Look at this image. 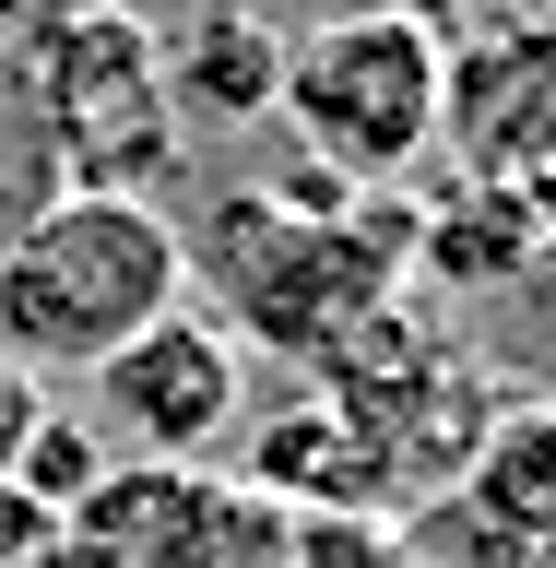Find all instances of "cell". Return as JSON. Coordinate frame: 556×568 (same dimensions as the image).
<instances>
[{"instance_id": "cell-1", "label": "cell", "mask_w": 556, "mask_h": 568, "mask_svg": "<svg viewBox=\"0 0 556 568\" xmlns=\"http://www.w3.org/2000/svg\"><path fill=\"white\" fill-rule=\"evenodd\" d=\"M190 273H213L225 332L309 367L332 332L415 296V190H344L320 166L273 178V190H225L190 225Z\"/></svg>"}, {"instance_id": "cell-2", "label": "cell", "mask_w": 556, "mask_h": 568, "mask_svg": "<svg viewBox=\"0 0 556 568\" xmlns=\"http://www.w3.org/2000/svg\"><path fill=\"white\" fill-rule=\"evenodd\" d=\"M190 308V225L166 202L60 190L24 237L0 248V355L12 367H107V355Z\"/></svg>"}, {"instance_id": "cell-3", "label": "cell", "mask_w": 556, "mask_h": 568, "mask_svg": "<svg viewBox=\"0 0 556 568\" xmlns=\"http://www.w3.org/2000/svg\"><path fill=\"white\" fill-rule=\"evenodd\" d=\"M438 71L451 36L426 0H380V12H332V24L284 36V131L296 166L344 178V190H403L438 154Z\"/></svg>"}, {"instance_id": "cell-4", "label": "cell", "mask_w": 556, "mask_h": 568, "mask_svg": "<svg viewBox=\"0 0 556 568\" xmlns=\"http://www.w3.org/2000/svg\"><path fill=\"white\" fill-rule=\"evenodd\" d=\"M12 95L48 119L71 190H119V202H154L142 178H166L190 142L166 119V36L119 12V0H71V12H36L24 48H0Z\"/></svg>"}, {"instance_id": "cell-5", "label": "cell", "mask_w": 556, "mask_h": 568, "mask_svg": "<svg viewBox=\"0 0 556 568\" xmlns=\"http://www.w3.org/2000/svg\"><path fill=\"white\" fill-rule=\"evenodd\" d=\"M309 367H320V390H332L344 415H367L391 450H403L415 497L451 486V462L474 450V426L497 415V367L462 344L451 320H426L415 296H391V308H367L355 332H332Z\"/></svg>"}, {"instance_id": "cell-6", "label": "cell", "mask_w": 556, "mask_h": 568, "mask_svg": "<svg viewBox=\"0 0 556 568\" xmlns=\"http://www.w3.org/2000/svg\"><path fill=\"white\" fill-rule=\"evenodd\" d=\"M95 379V415L107 438H131V462H178V474H213V450L237 438L249 415V367H237V332L213 308H166L154 332L83 367Z\"/></svg>"}, {"instance_id": "cell-7", "label": "cell", "mask_w": 556, "mask_h": 568, "mask_svg": "<svg viewBox=\"0 0 556 568\" xmlns=\"http://www.w3.org/2000/svg\"><path fill=\"white\" fill-rule=\"evenodd\" d=\"M438 166L451 178H556V12H497V24L451 36Z\"/></svg>"}, {"instance_id": "cell-8", "label": "cell", "mask_w": 556, "mask_h": 568, "mask_svg": "<svg viewBox=\"0 0 556 568\" xmlns=\"http://www.w3.org/2000/svg\"><path fill=\"white\" fill-rule=\"evenodd\" d=\"M237 486L273 497L284 521H403L415 509V474L367 415H344L332 390H296L273 415H249V450H237Z\"/></svg>"}, {"instance_id": "cell-9", "label": "cell", "mask_w": 556, "mask_h": 568, "mask_svg": "<svg viewBox=\"0 0 556 568\" xmlns=\"http://www.w3.org/2000/svg\"><path fill=\"white\" fill-rule=\"evenodd\" d=\"M556 237V178H451L415 190V296H497V284L533 273V248Z\"/></svg>"}, {"instance_id": "cell-10", "label": "cell", "mask_w": 556, "mask_h": 568, "mask_svg": "<svg viewBox=\"0 0 556 568\" xmlns=\"http://www.w3.org/2000/svg\"><path fill=\"white\" fill-rule=\"evenodd\" d=\"M284 106V24L249 12V0H202L190 24L166 36V119L190 131H249Z\"/></svg>"}, {"instance_id": "cell-11", "label": "cell", "mask_w": 556, "mask_h": 568, "mask_svg": "<svg viewBox=\"0 0 556 568\" xmlns=\"http://www.w3.org/2000/svg\"><path fill=\"white\" fill-rule=\"evenodd\" d=\"M451 497L556 568V390H497V415L451 462Z\"/></svg>"}, {"instance_id": "cell-12", "label": "cell", "mask_w": 556, "mask_h": 568, "mask_svg": "<svg viewBox=\"0 0 556 568\" xmlns=\"http://www.w3.org/2000/svg\"><path fill=\"white\" fill-rule=\"evenodd\" d=\"M284 545H296V521L273 497H249L237 474H190L131 568H284Z\"/></svg>"}, {"instance_id": "cell-13", "label": "cell", "mask_w": 556, "mask_h": 568, "mask_svg": "<svg viewBox=\"0 0 556 568\" xmlns=\"http://www.w3.org/2000/svg\"><path fill=\"white\" fill-rule=\"evenodd\" d=\"M60 190H71V178H60V142H48V119L12 95V71H0V248L24 237Z\"/></svg>"}, {"instance_id": "cell-14", "label": "cell", "mask_w": 556, "mask_h": 568, "mask_svg": "<svg viewBox=\"0 0 556 568\" xmlns=\"http://www.w3.org/2000/svg\"><path fill=\"white\" fill-rule=\"evenodd\" d=\"M95 474H107V438H95V426H71L60 403H48V415H36V438L12 450V486H24L48 521H71V509L95 497Z\"/></svg>"}, {"instance_id": "cell-15", "label": "cell", "mask_w": 556, "mask_h": 568, "mask_svg": "<svg viewBox=\"0 0 556 568\" xmlns=\"http://www.w3.org/2000/svg\"><path fill=\"white\" fill-rule=\"evenodd\" d=\"M284 568H403V532L391 521H296Z\"/></svg>"}, {"instance_id": "cell-16", "label": "cell", "mask_w": 556, "mask_h": 568, "mask_svg": "<svg viewBox=\"0 0 556 568\" xmlns=\"http://www.w3.org/2000/svg\"><path fill=\"white\" fill-rule=\"evenodd\" d=\"M48 545H60V521H48V509H36V497L0 474V568H36Z\"/></svg>"}, {"instance_id": "cell-17", "label": "cell", "mask_w": 556, "mask_h": 568, "mask_svg": "<svg viewBox=\"0 0 556 568\" xmlns=\"http://www.w3.org/2000/svg\"><path fill=\"white\" fill-rule=\"evenodd\" d=\"M36 415H48V379H36V367H12V355H0V474H12V450H24V438H36Z\"/></svg>"}]
</instances>
